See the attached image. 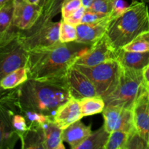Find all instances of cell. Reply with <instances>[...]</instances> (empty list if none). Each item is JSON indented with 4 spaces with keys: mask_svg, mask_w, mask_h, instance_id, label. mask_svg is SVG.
<instances>
[{
    "mask_svg": "<svg viewBox=\"0 0 149 149\" xmlns=\"http://www.w3.org/2000/svg\"><path fill=\"white\" fill-rule=\"evenodd\" d=\"M91 45L74 42L62 43L28 52L29 79L66 86V74L76 58Z\"/></svg>",
    "mask_w": 149,
    "mask_h": 149,
    "instance_id": "cell-1",
    "label": "cell"
},
{
    "mask_svg": "<svg viewBox=\"0 0 149 149\" xmlns=\"http://www.w3.org/2000/svg\"><path fill=\"white\" fill-rule=\"evenodd\" d=\"M17 95L21 112H38L52 117L58 108L71 97L65 86L31 79L17 87Z\"/></svg>",
    "mask_w": 149,
    "mask_h": 149,
    "instance_id": "cell-2",
    "label": "cell"
},
{
    "mask_svg": "<svg viewBox=\"0 0 149 149\" xmlns=\"http://www.w3.org/2000/svg\"><path fill=\"white\" fill-rule=\"evenodd\" d=\"M149 31L146 3L132 1L126 11L111 23L106 35L116 50H119L138 35Z\"/></svg>",
    "mask_w": 149,
    "mask_h": 149,
    "instance_id": "cell-3",
    "label": "cell"
},
{
    "mask_svg": "<svg viewBox=\"0 0 149 149\" xmlns=\"http://www.w3.org/2000/svg\"><path fill=\"white\" fill-rule=\"evenodd\" d=\"M119 82L115 90L104 98L106 106H116L132 109L144 84L143 70L121 65Z\"/></svg>",
    "mask_w": 149,
    "mask_h": 149,
    "instance_id": "cell-4",
    "label": "cell"
},
{
    "mask_svg": "<svg viewBox=\"0 0 149 149\" xmlns=\"http://www.w3.org/2000/svg\"><path fill=\"white\" fill-rule=\"evenodd\" d=\"M16 113H21L17 101V87L10 90L0 87V149H13L20 140L12 123Z\"/></svg>",
    "mask_w": 149,
    "mask_h": 149,
    "instance_id": "cell-5",
    "label": "cell"
},
{
    "mask_svg": "<svg viewBox=\"0 0 149 149\" xmlns=\"http://www.w3.org/2000/svg\"><path fill=\"white\" fill-rule=\"evenodd\" d=\"M74 65L90 78L97 96L102 98H106L117 86L122 67L116 60L106 61L94 66Z\"/></svg>",
    "mask_w": 149,
    "mask_h": 149,
    "instance_id": "cell-6",
    "label": "cell"
},
{
    "mask_svg": "<svg viewBox=\"0 0 149 149\" xmlns=\"http://www.w3.org/2000/svg\"><path fill=\"white\" fill-rule=\"evenodd\" d=\"M28 52L20 39V30L11 39L0 45V81L12 71L26 66Z\"/></svg>",
    "mask_w": 149,
    "mask_h": 149,
    "instance_id": "cell-7",
    "label": "cell"
},
{
    "mask_svg": "<svg viewBox=\"0 0 149 149\" xmlns=\"http://www.w3.org/2000/svg\"><path fill=\"white\" fill-rule=\"evenodd\" d=\"M118 51L113 47L105 34L81 52L76 58L74 65L94 66L106 61L116 60Z\"/></svg>",
    "mask_w": 149,
    "mask_h": 149,
    "instance_id": "cell-8",
    "label": "cell"
},
{
    "mask_svg": "<svg viewBox=\"0 0 149 149\" xmlns=\"http://www.w3.org/2000/svg\"><path fill=\"white\" fill-rule=\"evenodd\" d=\"M60 26L61 22L51 21L30 34H24L20 30V39L28 52L53 46L61 42Z\"/></svg>",
    "mask_w": 149,
    "mask_h": 149,
    "instance_id": "cell-9",
    "label": "cell"
},
{
    "mask_svg": "<svg viewBox=\"0 0 149 149\" xmlns=\"http://www.w3.org/2000/svg\"><path fill=\"white\" fill-rule=\"evenodd\" d=\"M104 127L109 132L123 131L127 133L135 131L132 109L116 106H106L102 112Z\"/></svg>",
    "mask_w": 149,
    "mask_h": 149,
    "instance_id": "cell-10",
    "label": "cell"
},
{
    "mask_svg": "<svg viewBox=\"0 0 149 149\" xmlns=\"http://www.w3.org/2000/svg\"><path fill=\"white\" fill-rule=\"evenodd\" d=\"M65 80L71 97L79 100L84 97L97 96L95 87L90 78L75 65L69 68Z\"/></svg>",
    "mask_w": 149,
    "mask_h": 149,
    "instance_id": "cell-11",
    "label": "cell"
},
{
    "mask_svg": "<svg viewBox=\"0 0 149 149\" xmlns=\"http://www.w3.org/2000/svg\"><path fill=\"white\" fill-rule=\"evenodd\" d=\"M42 7L28 0H14L13 26L20 31L31 29L40 16Z\"/></svg>",
    "mask_w": 149,
    "mask_h": 149,
    "instance_id": "cell-12",
    "label": "cell"
},
{
    "mask_svg": "<svg viewBox=\"0 0 149 149\" xmlns=\"http://www.w3.org/2000/svg\"><path fill=\"white\" fill-rule=\"evenodd\" d=\"M135 130L149 146V92L145 84L132 107Z\"/></svg>",
    "mask_w": 149,
    "mask_h": 149,
    "instance_id": "cell-13",
    "label": "cell"
},
{
    "mask_svg": "<svg viewBox=\"0 0 149 149\" xmlns=\"http://www.w3.org/2000/svg\"><path fill=\"white\" fill-rule=\"evenodd\" d=\"M115 19L111 13L106 18L91 23H80L76 26L77 31V42L91 45L106 34L111 23Z\"/></svg>",
    "mask_w": 149,
    "mask_h": 149,
    "instance_id": "cell-14",
    "label": "cell"
},
{
    "mask_svg": "<svg viewBox=\"0 0 149 149\" xmlns=\"http://www.w3.org/2000/svg\"><path fill=\"white\" fill-rule=\"evenodd\" d=\"M79 101L71 97L61 105L55 112L54 122L61 129L64 130L71 124L82 118Z\"/></svg>",
    "mask_w": 149,
    "mask_h": 149,
    "instance_id": "cell-15",
    "label": "cell"
},
{
    "mask_svg": "<svg viewBox=\"0 0 149 149\" xmlns=\"http://www.w3.org/2000/svg\"><path fill=\"white\" fill-rule=\"evenodd\" d=\"M91 132V126L85 125L80 119L63 130V141L68 143L72 149H78Z\"/></svg>",
    "mask_w": 149,
    "mask_h": 149,
    "instance_id": "cell-16",
    "label": "cell"
},
{
    "mask_svg": "<svg viewBox=\"0 0 149 149\" xmlns=\"http://www.w3.org/2000/svg\"><path fill=\"white\" fill-rule=\"evenodd\" d=\"M14 0H8L0 8V45L14 36L18 29L13 26Z\"/></svg>",
    "mask_w": 149,
    "mask_h": 149,
    "instance_id": "cell-17",
    "label": "cell"
},
{
    "mask_svg": "<svg viewBox=\"0 0 149 149\" xmlns=\"http://www.w3.org/2000/svg\"><path fill=\"white\" fill-rule=\"evenodd\" d=\"M23 149H45V130L39 124L28 125V129L20 135Z\"/></svg>",
    "mask_w": 149,
    "mask_h": 149,
    "instance_id": "cell-18",
    "label": "cell"
},
{
    "mask_svg": "<svg viewBox=\"0 0 149 149\" xmlns=\"http://www.w3.org/2000/svg\"><path fill=\"white\" fill-rule=\"evenodd\" d=\"M64 1L65 0H43L41 4L42 11L37 21L31 29L28 31H21L22 33L30 34L49 22L52 21V19L61 12V7Z\"/></svg>",
    "mask_w": 149,
    "mask_h": 149,
    "instance_id": "cell-19",
    "label": "cell"
},
{
    "mask_svg": "<svg viewBox=\"0 0 149 149\" xmlns=\"http://www.w3.org/2000/svg\"><path fill=\"white\" fill-rule=\"evenodd\" d=\"M116 61L122 66L143 70L149 64L148 52H132L120 49L117 52Z\"/></svg>",
    "mask_w": 149,
    "mask_h": 149,
    "instance_id": "cell-20",
    "label": "cell"
},
{
    "mask_svg": "<svg viewBox=\"0 0 149 149\" xmlns=\"http://www.w3.org/2000/svg\"><path fill=\"white\" fill-rule=\"evenodd\" d=\"M45 136V149H64L62 138L63 130L61 129L54 120H50L43 125Z\"/></svg>",
    "mask_w": 149,
    "mask_h": 149,
    "instance_id": "cell-21",
    "label": "cell"
},
{
    "mask_svg": "<svg viewBox=\"0 0 149 149\" xmlns=\"http://www.w3.org/2000/svg\"><path fill=\"white\" fill-rule=\"evenodd\" d=\"M110 132L104 125L95 132H92L88 138L79 146L78 149H105Z\"/></svg>",
    "mask_w": 149,
    "mask_h": 149,
    "instance_id": "cell-22",
    "label": "cell"
},
{
    "mask_svg": "<svg viewBox=\"0 0 149 149\" xmlns=\"http://www.w3.org/2000/svg\"><path fill=\"white\" fill-rule=\"evenodd\" d=\"M29 79L27 68L20 67L6 75L0 81V87L4 90H10L19 87Z\"/></svg>",
    "mask_w": 149,
    "mask_h": 149,
    "instance_id": "cell-23",
    "label": "cell"
},
{
    "mask_svg": "<svg viewBox=\"0 0 149 149\" xmlns=\"http://www.w3.org/2000/svg\"><path fill=\"white\" fill-rule=\"evenodd\" d=\"M79 101L83 117L102 113L106 106L103 98L99 96L84 97Z\"/></svg>",
    "mask_w": 149,
    "mask_h": 149,
    "instance_id": "cell-24",
    "label": "cell"
},
{
    "mask_svg": "<svg viewBox=\"0 0 149 149\" xmlns=\"http://www.w3.org/2000/svg\"><path fill=\"white\" fill-rule=\"evenodd\" d=\"M122 49L132 52H148L149 31L138 35L133 40L125 45Z\"/></svg>",
    "mask_w": 149,
    "mask_h": 149,
    "instance_id": "cell-25",
    "label": "cell"
},
{
    "mask_svg": "<svg viewBox=\"0 0 149 149\" xmlns=\"http://www.w3.org/2000/svg\"><path fill=\"white\" fill-rule=\"evenodd\" d=\"M129 134L123 131H113L110 132L105 149H125Z\"/></svg>",
    "mask_w": 149,
    "mask_h": 149,
    "instance_id": "cell-26",
    "label": "cell"
},
{
    "mask_svg": "<svg viewBox=\"0 0 149 149\" xmlns=\"http://www.w3.org/2000/svg\"><path fill=\"white\" fill-rule=\"evenodd\" d=\"M59 38L60 42L62 43H68L77 40V31L76 26L61 20Z\"/></svg>",
    "mask_w": 149,
    "mask_h": 149,
    "instance_id": "cell-27",
    "label": "cell"
},
{
    "mask_svg": "<svg viewBox=\"0 0 149 149\" xmlns=\"http://www.w3.org/2000/svg\"><path fill=\"white\" fill-rule=\"evenodd\" d=\"M125 149H149L146 141L136 130L129 134Z\"/></svg>",
    "mask_w": 149,
    "mask_h": 149,
    "instance_id": "cell-28",
    "label": "cell"
},
{
    "mask_svg": "<svg viewBox=\"0 0 149 149\" xmlns=\"http://www.w3.org/2000/svg\"><path fill=\"white\" fill-rule=\"evenodd\" d=\"M113 0H94L92 5L87 10L101 13V14L109 15L113 8Z\"/></svg>",
    "mask_w": 149,
    "mask_h": 149,
    "instance_id": "cell-29",
    "label": "cell"
},
{
    "mask_svg": "<svg viewBox=\"0 0 149 149\" xmlns=\"http://www.w3.org/2000/svg\"><path fill=\"white\" fill-rule=\"evenodd\" d=\"M21 113L26 118L28 125L39 124V125H43L44 124L49 122V121L54 120V117H52V116L42 114V113H38V112L27 111L21 112Z\"/></svg>",
    "mask_w": 149,
    "mask_h": 149,
    "instance_id": "cell-30",
    "label": "cell"
},
{
    "mask_svg": "<svg viewBox=\"0 0 149 149\" xmlns=\"http://www.w3.org/2000/svg\"><path fill=\"white\" fill-rule=\"evenodd\" d=\"M82 6L81 0H65L61 7V20H65Z\"/></svg>",
    "mask_w": 149,
    "mask_h": 149,
    "instance_id": "cell-31",
    "label": "cell"
},
{
    "mask_svg": "<svg viewBox=\"0 0 149 149\" xmlns=\"http://www.w3.org/2000/svg\"><path fill=\"white\" fill-rule=\"evenodd\" d=\"M12 123L15 131L17 132L19 137H20V135L28 129L26 119L21 113H16L15 114H14Z\"/></svg>",
    "mask_w": 149,
    "mask_h": 149,
    "instance_id": "cell-32",
    "label": "cell"
},
{
    "mask_svg": "<svg viewBox=\"0 0 149 149\" xmlns=\"http://www.w3.org/2000/svg\"><path fill=\"white\" fill-rule=\"evenodd\" d=\"M86 10H87V9L82 5L78 10H76L72 15H71L69 17H68L66 19L63 20H65V22L73 25V26H78L79 24L81 23V20H82V18L84 17V15L85 13Z\"/></svg>",
    "mask_w": 149,
    "mask_h": 149,
    "instance_id": "cell-33",
    "label": "cell"
},
{
    "mask_svg": "<svg viewBox=\"0 0 149 149\" xmlns=\"http://www.w3.org/2000/svg\"><path fill=\"white\" fill-rule=\"evenodd\" d=\"M109 15L101 14V13H95V12L89 11V10H86L85 13L84 15L81 23H95V22L99 21L103 19L106 18Z\"/></svg>",
    "mask_w": 149,
    "mask_h": 149,
    "instance_id": "cell-34",
    "label": "cell"
},
{
    "mask_svg": "<svg viewBox=\"0 0 149 149\" xmlns=\"http://www.w3.org/2000/svg\"><path fill=\"white\" fill-rule=\"evenodd\" d=\"M128 6L125 0H113L111 14L115 18L123 14L127 9Z\"/></svg>",
    "mask_w": 149,
    "mask_h": 149,
    "instance_id": "cell-35",
    "label": "cell"
},
{
    "mask_svg": "<svg viewBox=\"0 0 149 149\" xmlns=\"http://www.w3.org/2000/svg\"><path fill=\"white\" fill-rule=\"evenodd\" d=\"M143 80L144 84L149 86V64L143 69Z\"/></svg>",
    "mask_w": 149,
    "mask_h": 149,
    "instance_id": "cell-36",
    "label": "cell"
},
{
    "mask_svg": "<svg viewBox=\"0 0 149 149\" xmlns=\"http://www.w3.org/2000/svg\"><path fill=\"white\" fill-rule=\"evenodd\" d=\"M82 1V5L85 7L86 9H89L90 7V6L92 5L93 2L94 1V0H81Z\"/></svg>",
    "mask_w": 149,
    "mask_h": 149,
    "instance_id": "cell-37",
    "label": "cell"
},
{
    "mask_svg": "<svg viewBox=\"0 0 149 149\" xmlns=\"http://www.w3.org/2000/svg\"><path fill=\"white\" fill-rule=\"evenodd\" d=\"M28 1H29V2L32 3V4H39V5H41L43 0H28Z\"/></svg>",
    "mask_w": 149,
    "mask_h": 149,
    "instance_id": "cell-38",
    "label": "cell"
},
{
    "mask_svg": "<svg viewBox=\"0 0 149 149\" xmlns=\"http://www.w3.org/2000/svg\"><path fill=\"white\" fill-rule=\"evenodd\" d=\"M7 1H8V0H0V8H1Z\"/></svg>",
    "mask_w": 149,
    "mask_h": 149,
    "instance_id": "cell-39",
    "label": "cell"
},
{
    "mask_svg": "<svg viewBox=\"0 0 149 149\" xmlns=\"http://www.w3.org/2000/svg\"><path fill=\"white\" fill-rule=\"evenodd\" d=\"M142 1L144 3H149V0H132V1Z\"/></svg>",
    "mask_w": 149,
    "mask_h": 149,
    "instance_id": "cell-40",
    "label": "cell"
},
{
    "mask_svg": "<svg viewBox=\"0 0 149 149\" xmlns=\"http://www.w3.org/2000/svg\"><path fill=\"white\" fill-rule=\"evenodd\" d=\"M146 85V84H145ZM146 87H147V89H148V92H149V86H146Z\"/></svg>",
    "mask_w": 149,
    "mask_h": 149,
    "instance_id": "cell-41",
    "label": "cell"
}]
</instances>
